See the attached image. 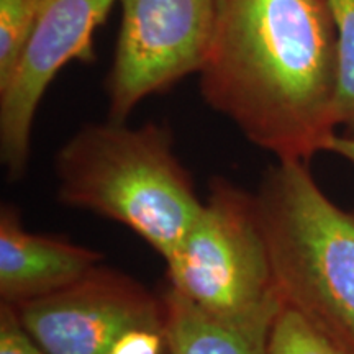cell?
Masks as SVG:
<instances>
[{
    "label": "cell",
    "mask_w": 354,
    "mask_h": 354,
    "mask_svg": "<svg viewBox=\"0 0 354 354\" xmlns=\"http://www.w3.org/2000/svg\"><path fill=\"white\" fill-rule=\"evenodd\" d=\"M201 94L277 161L310 162L338 133L326 0H216Z\"/></svg>",
    "instance_id": "cell-1"
},
{
    "label": "cell",
    "mask_w": 354,
    "mask_h": 354,
    "mask_svg": "<svg viewBox=\"0 0 354 354\" xmlns=\"http://www.w3.org/2000/svg\"><path fill=\"white\" fill-rule=\"evenodd\" d=\"M55 176L61 203L130 228L162 259L203 205L162 123H88L59 148Z\"/></svg>",
    "instance_id": "cell-2"
},
{
    "label": "cell",
    "mask_w": 354,
    "mask_h": 354,
    "mask_svg": "<svg viewBox=\"0 0 354 354\" xmlns=\"http://www.w3.org/2000/svg\"><path fill=\"white\" fill-rule=\"evenodd\" d=\"M254 198L282 304L354 354V210L336 205L304 161L272 165Z\"/></svg>",
    "instance_id": "cell-3"
},
{
    "label": "cell",
    "mask_w": 354,
    "mask_h": 354,
    "mask_svg": "<svg viewBox=\"0 0 354 354\" xmlns=\"http://www.w3.org/2000/svg\"><path fill=\"white\" fill-rule=\"evenodd\" d=\"M165 263L167 286L198 310L268 333L282 300L254 194L215 177L201 214Z\"/></svg>",
    "instance_id": "cell-4"
},
{
    "label": "cell",
    "mask_w": 354,
    "mask_h": 354,
    "mask_svg": "<svg viewBox=\"0 0 354 354\" xmlns=\"http://www.w3.org/2000/svg\"><path fill=\"white\" fill-rule=\"evenodd\" d=\"M122 21L105 79L109 120L123 123L146 97L198 74L216 0H118Z\"/></svg>",
    "instance_id": "cell-5"
},
{
    "label": "cell",
    "mask_w": 354,
    "mask_h": 354,
    "mask_svg": "<svg viewBox=\"0 0 354 354\" xmlns=\"http://www.w3.org/2000/svg\"><path fill=\"white\" fill-rule=\"evenodd\" d=\"M118 0H41L12 77L0 87V159L10 180L24 177L35 115L56 74L95 59L94 33Z\"/></svg>",
    "instance_id": "cell-6"
},
{
    "label": "cell",
    "mask_w": 354,
    "mask_h": 354,
    "mask_svg": "<svg viewBox=\"0 0 354 354\" xmlns=\"http://www.w3.org/2000/svg\"><path fill=\"white\" fill-rule=\"evenodd\" d=\"M12 308L46 354H107L131 326L165 317L161 295L104 264L63 290Z\"/></svg>",
    "instance_id": "cell-7"
},
{
    "label": "cell",
    "mask_w": 354,
    "mask_h": 354,
    "mask_svg": "<svg viewBox=\"0 0 354 354\" xmlns=\"http://www.w3.org/2000/svg\"><path fill=\"white\" fill-rule=\"evenodd\" d=\"M104 254L61 236L32 233L13 205L0 209V299L2 304L32 302L63 290L95 266Z\"/></svg>",
    "instance_id": "cell-8"
},
{
    "label": "cell",
    "mask_w": 354,
    "mask_h": 354,
    "mask_svg": "<svg viewBox=\"0 0 354 354\" xmlns=\"http://www.w3.org/2000/svg\"><path fill=\"white\" fill-rule=\"evenodd\" d=\"M161 297L172 354H266L268 333L216 320L169 286L165 287Z\"/></svg>",
    "instance_id": "cell-9"
},
{
    "label": "cell",
    "mask_w": 354,
    "mask_h": 354,
    "mask_svg": "<svg viewBox=\"0 0 354 354\" xmlns=\"http://www.w3.org/2000/svg\"><path fill=\"white\" fill-rule=\"evenodd\" d=\"M266 354H351L330 335L318 328L302 312L281 304L274 315L268 336Z\"/></svg>",
    "instance_id": "cell-10"
},
{
    "label": "cell",
    "mask_w": 354,
    "mask_h": 354,
    "mask_svg": "<svg viewBox=\"0 0 354 354\" xmlns=\"http://www.w3.org/2000/svg\"><path fill=\"white\" fill-rule=\"evenodd\" d=\"M336 35L338 88L336 125L338 133L354 138V0H326Z\"/></svg>",
    "instance_id": "cell-11"
},
{
    "label": "cell",
    "mask_w": 354,
    "mask_h": 354,
    "mask_svg": "<svg viewBox=\"0 0 354 354\" xmlns=\"http://www.w3.org/2000/svg\"><path fill=\"white\" fill-rule=\"evenodd\" d=\"M41 0H0V87L12 77Z\"/></svg>",
    "instance_id": "cell-12"
},
{
    "label": "cell",
    "mask_w": 354,
    "mask_h": 354,
    "mask_svg": "<svg viewBox=\"0 0 354 354\" xmlns=\"http://www.w3.org/2000/svg\"><path fill=\"white\" fill-rule=\"evenodd\" d=\"M0 354H46L26 333L10 305H0Z\"/></svg>",
    "instance_id": "cell-13"
},
{
    "label": "cell",
    "mask_w": 354,
    "mask_h": 354,
    "mask_svg": "<svg viewBox=\"0 0 354 354\" xmlns=\"http://www.w3.org/2000/svg\"><path fill=\"white\" fill-rule=\"evenodd\" d=\"M336 154V156L343 158L344 161H348L349 165L354 166V138H349V136H344L342 133H336L326 145V151Z\"/></svg>",
    "instance_id": "cell-14"
}]
</instances>
